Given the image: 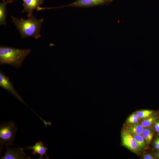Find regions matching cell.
<instances>
[{
  "mask_svg": "<svg viewBox=\"0 0 159 159\" xmlns=\"http://www.w3.org/2000/svg\"><path fill=\"white\" fill-rule=\"evenodd\" d=\"M11 18L22 38L31 37L37 39L41 37L40 31L44 21L43 18L38 19L33 16L27 19H19L13 16Z\"/></svg>",
  "mask_w": 159,
  "mask_h": 159,
  "instance_id": "1",
  "label": "cell"
},
{
  "mask_svg": "<svg viewBox=\"0 0 159 159\" xmlns=\"http://www.w3.org/2000/svg\"><path fill=\"white\" fill-rule=\"evenodd\" d=\"M31 52L30 49H19L1 46L0 47V64L10 65L16 69L21 68L24 59Z\"/></svg>",
  "mask_w": 159,
  "mask_h": 159,
  "instance_id": "2",
  "label": "cell"
},
{
  "mask_svg": "<svg viewBox=\"0 0 159 159\" xmlns=\"http://www.w3.org/2000/svg\"><path fill=\"white\" fill-rule=\"evenodd\" d=\"M17 128L13 121L4 122L0 125V151L4 146L8 147L14 145V140Z\"/></svg>",
  "mask_w": 159,
  "mask_h": 159,
  "instance_id": "3",
  "label": "cell"
},
{
  "mask_svg": "<svg viewBox=\"0 0 159 159\" xmlns=\"http://www.w3.org/2000/svg\"><path fill=\"white\" fill-rule=\"evenodd\" d=\"M114 0H76L69 4L61 6L47 8L48 9L62 8L66 7L79 8H88L97 6L108 5Z\"/></svg>",
  "mask_w": 159,
  "mask_h": 159,
  "instance_id": "4",
  "label": "cell"
},
{
  "mask_svg": "<svg viewBox=\"0 0 159 159\" xmlns=\"http://www.w3.org/2000/svg\"><path fill=\"white\" fill-rule=\"evenodd\" d=\"M0 86L14 95L19 100L26 105L25 102L14 87L9 78L1 71H0Z\"/></svg>",
  "mask_w": 159,
  "mask_h": 159,
  "instance_id": "5",
  "label": "cell"
},
{
  "mask_svg": "<svg viewBox=\"0 0 159 159\" xmlns=\"http://www.w3.org/2000/svg\"><path fill=\"white\" fill-rule=\"evenodd\" d=\"M7 151L4 155L1 157V159H29L31 158L24 153L23 148H10L6 147Z\"/></svg>",
  "mask_w": 159,
  "mask_h": 159,
  "instance_id": "6",
  "label": "cell"
},
{
  "mask_svg": "<svg viewBox=\"0 0 159 159\" xmlns=\"http://www.w3.org/2000/svg\"><path fill=\"white\" fill-rule=\"evenodd\" d=\"M121 137L122 144L124 146L134 152L138 150L135 140L132 135L126 129H124L122 130Z\"/></svg>",
  "mask_w": 159,
  "mask_h": 159,
  "instance_id": "7",
  "label": "cell"
},
{
  "mask_svg": "<svg viewBox=\"0 0 159 159\" xmlns=\"http://www.w3.org/2000/svg\"><path fill=\"white\" fill-rule=\"evenodd\" d=\"M23 6L24 9L21 12L27 13V16L29 18L33 15V12L34 9L42 4L44 0H23Z\"/></svg>",
  "mask_w": 159,
  "mask_h": 159,
  "instance_id": "8",
  "label": "cell"
},
{
  "mask_svg": "<svg viewBox=\"0 0 159 159\" xmlns=\"http://www.w3.org/2000/svg\"><path fill=\"white\" fill-rule=\"evenodd\" d=\"M23 149L24 150H33L32 154L34 155L37 154H39L40 155L39 159H44L43 156H44L45 159H49V156L47 153L48 148L44 145L43 142L41 141L37 142L33 145L27 147Z\"/></svg>",
  "mask_w": 159,
  "mask_h": 159,
  "instance_id": "9",
  "label": "cell"
},
{
  "mask_svg": "<svg viewBox=\"0 0 159 159\" xmlns=\"http://www.w3.org/2000/svg\"><path fill=\"white\" fill-rule=\"evenodd\" d=\"M155 131L153 127H145L142 135L143 136L145 145H149L155 135Z\"/></svg>",
  "mask_w": 159,
  "mask_h": 159,
  "instance_id": "10",
  "label": "cell"
},
{
  "mask_svg": "<svg viewBox=\"0 0 159 159\" xmlns=\"http://www.w3.org/2000/svg\"><path fill=\"white\" fill-rule=\"evenodd\" d=\"M155 112L151 116L143 119L141 122L140 123L143 127H153L155 123L159 119V115L157 113Z\"/></svg>",
  "mask_w": 159,
  "mask_h": 159,
  "instance_id": "11",
  "label": "cell"
},
{
  "mask_svg": "<svg viewBox=\"0 0 159 159\" xmlns=\"http://www.w3.org/2000/svg\"><path fill=\"white\" fill-rule=\"evenodd\" d=\"M144 128L140 123L138 122L131 124L126 130L131 135H142Z\"/></svg>",
  "mask_w": 159,
  "mask_h": 159,
  "instance_id": "12",
  "label": "cell"
},
{
  "mask_svg": "<svg viewBox=\"0 0 159 159\" xmlns=\"http://www.w3.org/2000/svg\"><path fill=\"white\" fill-rule=\"evenodd\" d=\"M7 4L6 1L3 0L0 4V24L1 25H7L6 5Z\"/></svg>",
  "mask_w": 159,
  "mask_h": 159,
  "instance_id": "13",
  "label": "cell"
},
{
  "mask_svg": "<svg viewBox=\"0 0 159 159\" xmlns=\"http://www.w3.org/2000/svg\"><path fill=\"white\" fill-rule=\"evenodd\" d=\"M137 143L138 150H141L144 148L145 144L144 138L142 135H132Z\"/></svg>",
  "mask_w": 159,
  "mask_h": 159,
  "instance_id": "14",
  "label": "cell"
},
{
  "mask_svg": "<svg viewBox=\"0 0 159 159\" xmlns=\"http://www.w3.org/2000/svg\"><path fill=\"white\" fill-rule=\"evenodd\" d=\"M155 112V111L154 110H143L138 111L136 113L140 119H143L151 116Z\"/></svg>",
  "mask_w": 159,
  "mask_h": 159,
  "instance_id": "15",
  "label": "cell"
},
{
  "mask_svg": "<svg viewBox=\"0 0 159 159\" xmlns=\"http://www.w3.org/2000/svg\"><path fill=\"white\" fill-rule=\"evenodd\" d=\"M140 119L136 113H134L130 115L127 120V123L132 124L138 122Z\"/></svg>",
  "mask_w": 159,
  "mask_h": 159,
  "instance_id": "16",
  "label": "cell"
},
{
  "mask_svg": "<svg viewBox=\"0 0 159 159\" xmlns=\"http://www.w3.org/2000/svg\"><path fill=\"white\" fill-rule=\"evenodd\" d=\"M153 146L156 151H159V135L155 136L153 142Z\"/></svg>",
  "mask_w": 159,
  "mask_h": 159,
  "instance_id": "17",
  "label": "cell"
},
{
  "mask_svg": "<svg viewBox=\"0 0 159 159\" xmlns=\"http://www.w3.org/2000/svg\"><path fill=\"white\" fill-rule=\"evenodd\" d=\"M143 158L144 159H155L157 158L155 152L153 154H146L144 155Z\"/></svg>",
  "mask_w": 159,
  "mask_h": 159,
  "instance_id": "18",
  "label": "cell"
},
{
  "mask_svg": "<svg viewBox=\"0 0 159 159\" xmlns=\"http://www.w3.org/2000/svg\"><path fill=\"white\" fill-rule=\"evenodd\" d=\"M153 128L155 131L159 135V119H158L155 123L153 125Z\"/></svg>",
  "mask_w": 159,
  "mask_h": 159,
  "instance_id": "19",
  "label": "cell"
},
{
  "mask_svg": "<svg viewBox=\"0 0 159 159\" xmlns=\"http://www.w3.org/2000/svg\"><path fill=\"white\" fill-rule=\"evenodd\" d=\"M6 1L7 3H11L14 1V0H3Z\"/></svg>",
  "mask_w": 159,
  "mask_h": 159,
  "instance_id": "20",
  "label": "cell"
},
{
  "mask_svg": "<svg viewBox=\"0 0 159 159\" xmlns=\"http://www.w3.org/2000/svg\"><path fill=\"white\" fill-rule=\"evenodd\" d=\"M155 153L157 158L159 159V151H156Z\"/></svg>",
  "mask_w": 159,
  "mask_h": 159,
  "instance_id": "21",
  "label": "cell"
}]
</instances>
